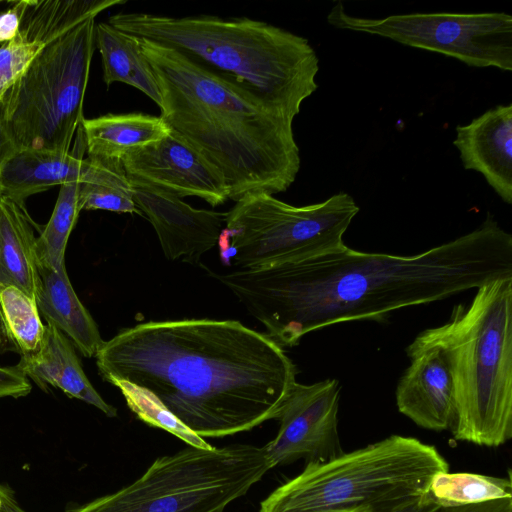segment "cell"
<instances>
[{
	"instance_id": "cell-18",
	"label": "cell",
	"mask_w": 512,
	"mask_h": 512,
	"mask_svg": "<svg viewBox=\"0 0 512 512\" xmlns=\"http://www.w3.org/2000/svg\"><path fill=\"white\" fill-rule=\"evenodd\" d=\"M40 288L36 303L39 313L61 331L83 356L95 357L104 344L96 322L77 297L66 268L56 270L38 264Z\"/></svg>"
},
{
	"instance_id": "cell-16",
	"label": "cell",
	"mask_w": 512,
	"mask_h": 512,
	"mask_svg": "<svg viewBox=\"0 0 512 512\" xmlns=\"http://www.w3.org/2000/svg\"><path fill=\"white\" fill-rule=\"evenodd\" d=\"M72 151L18 150L0 168L1 195L24 205V201L53 186L82 183L87 179L90 162L85 152L81 125Z\"/></svg>"
},
{
	"instance_id": "cell-33",
	"label": "cell",
	"mask_w": 512,
	"mask_h": 512,
	"mask_svg": "<svg viewBox=\"0 0 512 512\" xmlns=\"http://www.w3.org/2000/svg\"><path fill=\"white\" fill-rule=\"evenodd\" d=\"M0 512H24L14 500L8 488L0 486Z\"/></svg>"
},
{
	"instance_id": "cell-6",
	"label": "cell",
	"mask_w": 512,
	"mask_h": 512,
	"mask_svg": "<svg viewBox=\"0 0 512 512\" xmlns=\"http://www.w3.org/2000/svg\"><path fill=\"white\" fill-rule=\"evenodd\" d=\"M449 465L434 446L402 435L308 463L261 503L259 512H399L429 496Z\"/></svg>"
},
{
	"instance_id": "cell-17",
	"label": "cell",
	"mask_w": 512,
	"mask_h": 512,
	"mask_svg": "<svg viewBox=\"0 0 512 512\" xmlns=\"http://www.w3.org/2000/svg\"><path fill=\"white\" fill-rule=\"evenodd\" d=\"M17 365L42 390L60 389L108 417L117 416V409L100 396L85 375L72 342L56 327L45 325L41 348L33 355L20 358Z\"/></svg>"
},
{
	"instance_id": "cell-4",
	"label": "cell",
	"mask_w": 512,
	"mask_h": 512,
	"mask_svg": "<svg viewBox=\"0 0 512 512\" xmlns=\"http://www.w3.org/2000/svg\"><path fill=\"white\" fill-rule=\"evenodd\" d=\"M107 23L174 50L292 119L318 88L319 58L308 39L264 21L119 12Z\"/></svg>"
},
{
	"instance_id": "cell-13",
	"label": "cell",
	"mask_w": 512,
	"mask_h": 512,
	"mask_svg": "<svg viewBox=\"0 0 512 512\" xmlns=\"http://www.w3.org/2000/svg\"><path fill=\"white\" fill-rule=\"evenodd\" d=\"M131 184L133 200L152 224L168 260L196 265L218 244L226 212L196 209L171 193L135 181Z\"/></svg>"
},
{
	"instance_id": "cell-29",
	"label": "cell",
	"mask_w": 512,
	"mask_h": 512,
	"mask_svg": "<svg viewBox=\"0 0 512 512\" xmlns=\"http://www.w3.org/2000/svg\"><path fill=\"white\" fill-rule=\"evenodd\" d=\"M31 384L18 365L0 366V398H20L31 392Z\"/></svg>"
},
{
	"instance_id": "cell-8",
	"label": "cell",
	"mask_w": 512,
	"mask_h": 512,
	"mask_svg": "<svg viewBox=\"0 0 512 512\" xmlns=\"http://www.w3.org/2000/svg\"><path fill=\"white\" fill-rule=\"evenodd\" d=\"M95 18L47 44L0 103L18 150L69 153L83 116Z\"/></svg>"
},
{
	"instance_id": "cell-23",
	"label": "cell",
	"mask_w": 512,
	"mask_h": 512,
	"mask_svg": "<svg viewBox=\"0 0 512 512\" xmlns=\"http://www.w3.org/2000/svg\"><path fill=\"white\" fill-rule=\"evenodd\" d=\"M44 335L36 300L17 286L0 284V352H16L20 358L33 355Z\"/></svg>"
},
{
	"instance_id": "cell-24",
	"label": "cell",
	"mask_w": 512,
	"mask_h": 512,
	"mask_svg": "<svg viewBox=\"0 0 512 512\" xmlns=\"http://www.w3.org/2000/svg\"><path fill=\"white\" fill-rule=\"evenodd\" d=\"M87 158L90 169L79 189L81 210L142 215L133 200L132 184L121 160Z\"/></svg>"
},
{
	"instance_id": "cell-25",
	"label": "cell",
	"mask_w": 512,
	"mask_h": 512,
	"mask_svg": "<svg viewBox=\"0 0 512 512\" xmlns=\"http://www.w3.org/2000/svg\"><path fill=\"white\" fill-rule=\"evenodd\" d=\"M429 495L441 507H454L512 497L510 472L507 477L449 471L436 474Z\"/></svg>"
},
{
	"instance_id": "cell-10",
	"label": "cell",
	"mask_w": 512,
	"mask_h": 512,
	"mask_svg": "<svg viewBox=\"0 0 512 512\" xmlns=\"http://www.w3.org/2000/svg\"><path fill=\"white\" fill-rule=\"evenodd\" d=\"M329 25L377 35L400 44L455 58L468 66L512 71V16L504 12L409 13L384 18L348 14L336 2Z\"/></svg>"
},
{
	"instance_id": "cell-28",
	"label": "cell",
	"mask_w": 512,
	"mask_h": 512,
	"mask_svg": "<svg viewBox=\"0 0 512 512\" xmlns=\"http://www.w3.org/2000/svg\"><path fill=\"white\" fill-rule=\"evenodd\" d=\"M44 47L17 37L0 45V103Z\"/></svg>"
},
{
	"instance_id": "cell-1",
	"label": "cell",
	"mask_w": 512,
	"mask_h": 512,
	"mask_svg": "<svg viewBox=\"0 0 512 512\" xmlns=\"http://www.w3.org/2000/svg\"><path fill=\"white\" fill-rule=\"evenodd\" d=\"M512 276V235L491 213L474 230L400 256L347 246L298 262L215 277L280 346L355 320L384 321L405 307L444 300Z\"/></svg>"
},
{
	"instance_id": "cell-32",
	"label": "cell",
	"mask_w": 512,
	"mask_h": 512,
	"mask_svg": "<svg viewBox=\"0 0 512 512\" xmlns=\"http://www.w3.org/2000/svg\"><path fill=\"white\" fill-rule=\"evenodd\" d=\"M17 151L18 148L13 140L10 131L8 130L4 122L2 108L0 104V168Z\"/></svg>"
},
{
	"instance_id": "cell-14",
	"label": "cell",
	"mask_w": 512,
	"mask_h": 512,
	"mask_svg": "<svg viewBox=\"0 0 512 512\" xmlns=\"http://www.w3.org/2000/svg\"><path fill=\"white\" fill-rule=\"evenodd\" d=\"M406 353L411 364L396 387L399 412L427 430L452 429L455 420L453 383L442 350L435 346L407 347Z\"/></svg>"
},
{
	"instance_id": "cell-30",
	"label": "cell",
	"mask_w": 512,
	"mask_h": 512,
	"mask_svg": "<svg viewBox=\"0 0 512 512\" xmlns=\"http://www.w3.org/2000/svg\"><path fill=\"white\" fill-rule=\"evenodd\" d=\"M27 3L28 0H21L0 12V45L12 41L17 36Z\"/></svg>"
},
{
	"instance_id": "cell-26",
	"label": "cell",
	"mask_w": 512,
	"mask_h": 512,
	"mask_svg": "<svg viewBox=\"0 0 512 512\" xmlns=\"http://www.w3.org/2000/svg\"><path fill=\"white\" fill-rule=\"evenodd\" d=\"M79 189V182L60 186L51 217L36 239L38 264H44L56 270L65 268L67 242L82 211Z\"/></svg>"
},
{
	"instance_id": "cell-7",
	"label": "cell",
	"mask_w": 512,
	"mask_h": 512,
	"mask_svg": "<svg viewBox=\"0 0 512 512\" xmlns=\"http://www.w3.org/2000/svg\"><path fill=\"white\" fill-rule=\"evenodd\" d=\"M271 469L263 446L187 445L155 459L129 485L69 512H224Z\"/></svg>"
},
{
	"instance_id": "cell-31",
	"label": "cell",
	"mask_w": 512,
	"mask_h": 512,
	"mask_svg": "<svg viewBox=\"0 0 512 512\" xmlns=\"http://www.w3.org/2000/svg\"><path fill=\"white\" fill-rule=\"evenodd\" d=\"M438 512H512V497L440 508Z\"/></svg>"
},
{
	"instance_id": "cell-9",
	"label": "cell",
	"mask_w": 512,
	"mask_h": 512,
	"mask_svg": "<svg viewBox=\"0 0 512 512\" xmlns=\"http://www.w3.org/2000/svg\"><path fill=\"white\" fill-rule=\"evenodd\" d=\"M359 210L346 192L305 206L267 193L247 194L226 212L217 244L221 260L236 270L258 269L339 250Z\"/></svg>"
},
{
	"instance_id": "cell-12",
	"label": "cell",
	"mask_w": 512,
	"mask_h": 512,
	"mask_svg": "<svg viewBox=\"0 0 512 512\" xmlns=\"http://www.w3.org/2000/svg\"><path fill=\"white\" fill-rule=\"evenodd\" d=\"M121 162L131 181L180 198L195 196L212 206L229 199V187L222 173L173 131L130 150Z\"/></svg>"
},
{
	"instance_id": "cell-5",
	"label": "cell",
	"mask_w": 512,
	"mask_h": 512,
	"mask_svg": "<svg viewBox=\"0 0 512 512\" xmlns=\"http://www.w3.org/2000/svg\"><path fill=\"white\" fill-rule=\"evenodd\" d=\"M442 350L452 377L456 440L499 447L512 437V276L476 289L443 325L408 347Z\"/></svg>"
},
{
	"instance_id": "cell-11",
	"label": "cell",
	"mask_w": 512,
	"mask_h": 512,
	"mask_svg": "<svg viewBox=\"0 0 512 512\" xmlns=\"http://www.w3.org/2000/svg\"><path fill=\"white\" fill-rule=\"evenodd\" d=\"M340 393L337 379L294 385L277 418L278 433L263 446L272 468L299 460L325 462L344 452L338 430Z\"/></svg>"
},
{
	"instance_id": "cell-3",
	"label": "cell",
	"mask_w": 512,
	"mask_h": 512,
	"mask_svg": "<svg viewBox=\"0 0 512 512\" xmlns=\"http://www.w3.org/2000/svg\"><path fill=\"white\" fill-rule=\"evenodd\" d=\"M138 40L160 91V117L222 173L230 200L294 183L301 164L294 119L174 50Z\"/></svg>"
},
{
	"instance_id": "cell-22",
	"label": "cell",
	"mask_w": 512,
	"mask_h": 512,
	"mask_svg": "<svg viewBox=\"0 0 512 512\" xmlns=\"http://www.w3.org/2000/svg\"><path fill=\"white\" fill-rule=\"evenodd\" d=\"M125 0H28L17 38L46 46Z\"/></svg>"
},
{
	"instance_id": "cell-34",
	"label": "cell",
	"mask_w": 512,
	"mask_h": 512,
	"mask_svg": "<svg viewBox=\"0 0 512 512\" xmlns=\"http://www.w3.org/2000/svg\"><path fill=\"white\" fill-rule=\"evenodd\" d=\"M0 195H1V188H0Z\"/></svg>"
},
{
	"instance_id": "cell-19",
	"label": "cell",
	"mask_w": 512,
	"mask_h": 512,
	"mask_svg": "<svg viewBox=\"0 0 512 512\" xmlns=\"http://www.w3.org/2000/svg\"><path fill=\"white\" fill-rule=\"evenodd\" d=\"M36 239L24 205L0 195V284L37 299L40 288Z\"/></svg>"
},
{
	"instance_id": "cell-20",
	"label": "cell",
	"mask_w": 512,
	"mask_h": 512,
	"mask_svg": "<svg viewBox=\"0 0 512 512\" xmlns=\"http://www.w3.org/2000/svg\"><path fill=\"white\" fill-rule=\"evenodd\" d=\"M81 129L89 158L121 160L130 150L171 132L160 116L143 113L106 114L83 119Z\"/></svg>"
},
{
	"instance_id": "cell-21",
	"label": "cell",
	"mask_w": 512,
	"mask_h": 512,
	"mask_svg": "<svg viewBox=\"0 0 512 512\" xmlns=\"http://www.w3.org/2000/svg\"><path fill=\"white\" fill-rule=\"evenodd\" d=\"M95 46L102 60L107 87L115 82L130 85L161 106L160 91L150 64L136 37L123 33L107 22L95 25Z\"/></svg>"
},
{
	"instance_id": "cell-2",
	"label": "cell",
	"mask_w": 512,
	"mask_h": 512,
	"mask_svg": "<svg viewBox=\"0 0 512 512\" xmlns=\"http://www.w3.org/2000/svg\"><path fill=\"white\" fill-rule=\"evenodd\" d=\"M95 357L105 381L138 388L203 439L277 419L297 383L283 347L236 320L140 323Z\"/></svg>"
},
{
	"instance_id": "cell-27",
	"label": "cell",
	"mask_w": 512,
	"mask_h": 512,
	"mask_svg": "<svg viewBox=\"0 0 512 512\" xmlns=\"http://www.w3.org/2000/svg\"><path fill=\"white\" fill-rule=\"evenodd\" d=\"M114 386L120 389L128 407L143 422L173 434L186 442L187 445L200 448L211 446L203 438L192 433L157 401L138 388L127 383H116Z\"/></svg>"
},
{
	"instance_id": "cell-15",
	"label": "cell",
	"mask_w": 512,
	"mask_h": 512,
	"mask_svg": "<svg viewBox=\"0 0 512 512\" xmlns=\"http://www.w3.org/2000/svg\"><path fill=\"white\" fill-rule=\"evenodd\" d=\"M455 131L453 144L464 169L479 172L502 201L512 204V103L497 105Z\"/></svg>"
}]
</instances>
